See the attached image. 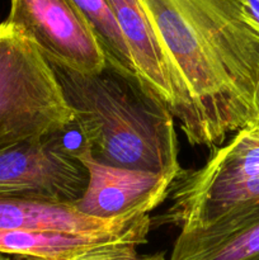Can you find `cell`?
I'll return each instance as SVG.
<instances>
[{"mask_svg": "<svg viewBox=\"0 0 259 260\" xmlns=\"http://www.w3.org/2000/svg\"><path fill=\"white\" fill-rule=\"evenodd\" d=\"M172 80L170 109L192 146L259 122V29L240 0H140Z\"/></svg>", "mask_w": 259, "mask_h": 260, "instance_id": "obj_1", "label": "cell"}, {"mask_svg": "<svg viewBox=\"0 0 259 260\" xmlns=\"http://www.w3.org/2000/svg\"><path fill=\"white\" fill-rule=\"evenodd\" d=\"M55 69L74 126L102 162L177 178L182 172L174 117L136 79L106 66L98 74Z\"/></svg>", "mask_w": 259, "mask_h": 260, "instance_id": "obj_2", "label": "cell"}, {"mask_svg": "<svg viewBox=\"0 0 259 260\" xmlns=\"http://www.w3.org/2000/svg\"><path fill=\"white\" fill-rule=\"evenodd\" d=\"M74 119L53 66L24 33L0 23V150L56 137Z\"/></svg>", "mask_w": 259, "mask_h": 260, "instance_id": "obj_3", "label": "cell"}, {"mask_svg": "<svg viewBox=\"0 0 259 260\" xmlns=\"http://www.w3.org/2000/svg\"><path fill=\"white\" fill-rule=\"evenodd\" d=\"M169 196L164 222L180 231L205 229L259 203V122L215 147L202 167L182 170Z\"/></svg>", "mask_w": 259, "mask_h": 260, "instance_id": "obj_4", "label": "cell"}, {"mask_svg": "<svg viewBox=\"0 0 259 260\" xmlns=\"http://www.w3.org/2000/svg\"><path fill=\"white\" fill-rule=\"evenodd\" d=\"M5 20L24 33L53 68L76 74L106 69L95 33L71 0H10Z\"/></svg>", "mask_w": 259, "mask_h": 260, "instance_id": "obj_5", "label": "cell"}, {"mask_svg": "<svg viewBox=\"0 0 259 260\" xmlns=\"http://www.w3.org/2000/svg\"><path fill=\"white\" fill-rule=\"evenodd\" d=\"M86 185V170L56 137L0 150V197L73 203Z\"/></svg>", "mask_w": 259, "mask_h": 260, "instance_id": "obj_6", "label": "cell"}, {"mask_svg": "<svg viewBox=\"0 0 259 260\" xmlns=\"http://www.w3.org/2000/svg\"><path fill=\"white\" fill-rule=\"evenodd\" d=\"M71 154L88 173V185L74 206L81 213L102 220L149 215L170 193L175 178L159 173L126 169L96 159L85 144Z\"/></svg>", "mask_w": 259, "mask_h": 260, "instance_id": "obj_7", "label": "cell"}, {"mask_svg": "<svg viewBox=\"0 0 259 260\" xmlns=\"http://www.w3.org/2000/svg\"><path fill=\"white\" fill-rule=\"evenodd\" d=\"M151 223L150 216L144 215L130 228L109 233L74 235L0 230V254L32 260H80L116 246L146 244Z\"/></svg>", "mask_w": 259, "mask_h": 260, "instance_id": "obj_8", "label": "cell"}, {"mask_svg": "<svg viewBox=\"0 0 259 260\" xmlns=\"http://www.w3.org/2000/svg\"><path fill=\"white\" fill-rule=\"evenodd\" d=\"M170 260H259V203L205 229L180 231Z\"/></svg>", "mask_w": 259, "mask_h": 260, "instance_id": "obj_9", "label": "cell"}, {"mask_svg": "<svg viewBox=\"0 0 259 260\" xmlns=\"http://www.w3.org/2000/svg\"><path fill=\"white\" fill-rule=\"evenodd\" d=\"M124 38L141 88L169 108L173 107L172 80L154 27L140 0H107Z\"/></svg>", "mask_w": 259, "mask_h": 260, "instance_id": "obj_10", "label": "cell"}, {"mask_svg": "<svg viewBox=\"0 0 259 260\" xmlns=\"http://www.w3.org/2000/svg\"><path fill=\"white\" fill-rule=\"evenodd\" d=\"M139 217L141 216L102 220L84 215L76 210L74 203L0 197V230L74 235L109 233L130 228Z\"/></svg>", "mask_w": 259, "mask_h": 260, "instance_id": "obj_11", "label": "cell"}, {"mask_svg": "<svg viewBox=\"0 0 259 260\" xmlns=\"http://www.w3.org/2000/svg\"><path fill=\"white\" fill-rule=\"evenodd\" d=\"M95 33L107 58V65L122 76L136 79L134 63L124 38L107 0H71Z\"/></svg>", "mask_w": 259, "mask_h": 260, "instance_id": "obj_12", "label": "cell"}, {"mask_svg": "<svg viewBox=\"0 0 259 260\" xmlns=\"http://www.w3.org/2000/svg\"><path fill=\"white\" fill-rule=\"evenodd\" d=\"M136 245H121L93 255L85 256L80 260H165L164 254H139Z\"/></svg>", "mask_w": 259, "mask_h": 260, "instance_id": "obj_13", "label": "cell"}, {"mask_svg": "<svg viewBox=\"0 0 259 260\" xmlns=\"http://www.w3.org/2000/svg\"><path fill=\"white\" fill-rule=\"evenodd\" d=\"M246 14L259 29V0H240Z\"/></svg>", "mask_w": 259, "mask_h": 260, "instance_id": "obj_14", "label": "cell"}, {"mask_svg": "<svg viewBox=\"0 0 259 260\" xmlns=\"http://www.w3.org/2000/svg\"><path fill=\"white\" fill-rule=\"evenodd\" d=\"M9 260H32V259H25V258H19V256H10Z\"/></svg>", "mask_w": 259, "mask_h": 260, "instance_id": "obj_15", "label": "cell"}, {"mask_svg": "<svg viewBox=\"0 0 259 260\" xmlns=\"http://www.w3.org/2000/svg\"><path fill=\"white\" fill-rule=\"evenodd\" d=\"M10 259V256H8V255H2V254H0V260H9Z\"/></svg>", "mask_w": 259, "mask_h": 260, "instance_id": "obj_16", "label": "cell"}]
</instances>
